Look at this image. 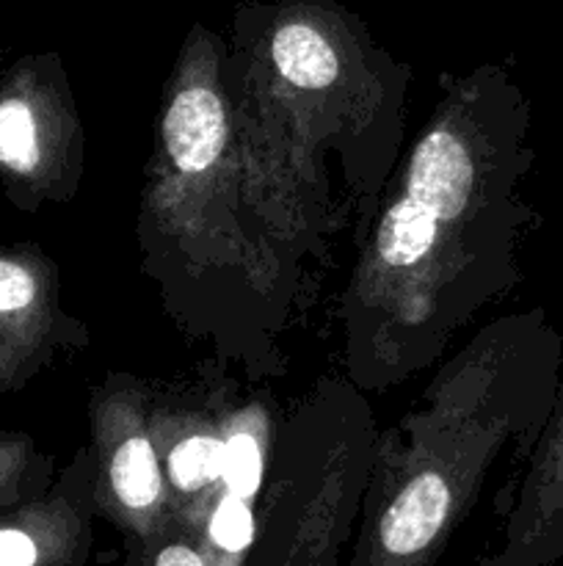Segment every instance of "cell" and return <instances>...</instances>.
Here are the masks:
<instances>
[{"instance_id": "6da1fadb", "label": "cell", "mask_w": 563, "mask_h": 566, "mask_svg": "<svg viewBox=\"0 0 563 566\" xmlns=\"http://www.w3.org/2000/svg\"><path fill=\"white\" fill-rule=\"evenodd\" d=\"M533 111L502 64L445 72L439 97L357 243L340 298L342 376L364 396L442 363L450 343L522 282L535 210Z\"/></svg>"}, {"instance_id": "7a4b0ae2", "label": "cell", "mask_w": 563, "mask_h": 566, "mask_svg": "<svg viewBox=\"0 0 563 566\" xmlns=\"http://www.w3.org/2000/svg\"><path fill=\"white\" fill-rule=\"evenodd\" d=\"M230 42L196 22L182 39L144 166L136 241L177 329L248 381L287 370L285 337L331 260L257 175L226 83Z\"/></svg>"}, {"instance_id": "3957f363", "label": "cell", "mask_w": 563, "mask_h": 566, "mask_svg": "<svg viewBox=\"0 0 563 566\" xmlns=\"http://www.w3.org/2000/svg\"><path fill=\"white\" fill-rule=\"evenodd\" d=\"M243 153L315 238L353 243L406 133L412 66L337 0L243 3L226 59Z\"/></svg>"}, {"instance_id": "277c9868", "label": "cell", "mask_w": 563, "mask_h": 566, "mask_svg": "<svg viewBox=\"0 0 563 566\" xmlns=\"http://www.w3.org/2000/svg\"><path fill=\"white\" fill-rule=\"evenodd\" d=\"M544 307L508 313L436 368L373 442L348 566H439L508 451H533L561 385Z\"/></svg>"}, {"instance_id": "5b68a950", "label": "cell", "mask_w": 563, "mask_h": 566, "mask_svg": "<svg viewBox=\"0 0 563 566\" xmlns=\"http://www.w3.org/2000/svg\"><path fill=\"white\" fill-rule=\"evenodd\" d=\"M368 396L320 376L276 418L257 534L243 566H340L357 531L373 442Z\"/></svg>"}, {"instance_id": "8992f818", "label": "cell", "mask_w": 563, "mask_h": 566, "mask_svg": "<svg viewBox=\"0 0 563 566\" xmlns=\"http://www.w3.org/2000/svg\"><path fill=\"white\" fill-rule=\"evenodd\" d=\"M86 175V127L59 53L0 72V188L25 213L72 202Z\"/></svg>"}, {"instance_id": "52a82bcc", "label": "cell", "mask_w": 563, "mask_h": 566, "mask_svg": "<svg viewBox=\"0 0 563 566\" xmlns=\"http://www.w3.org/2000/svg\"><path fill=\"white\" fill-rule=\"evenodd\" d=\"M149 409L152 381L130 370H108L88 396L97 514L130 536L138 551L177 525Z\"/></svg>"}, {"instance_id": "ba28073f", "label": "cell", "mask_w": 563, "mask_h": 566, "mask_svg": "<svg viewBox=\"0 0 563 566\" xmlns=\"http://www.w3.org/2000/svg\"><path fill=\"white\" fill-rule=\"evenodd\" d=\"M86 321L70 313L61 271L33 243L0 241V396H11L86 352Z\"/></svg>"}, {"instance_id": "9c48e42d", "label": "cell", "mask_w": 563, "mask_h": 566, "mask_svg": "<svg viewBox=\"0 0 563 566\" xmlns=\"http://www.w3.org/2000/svg\"><path fill=\"white\" fill-rule=\"evenodd\" d=\"M232 385L202 374L196 385H155L152 426L155 446L163 464L177 528L202 539L204 520L221 490L224 470V415Z\"/></svg>"}, {"instance_id": "30bf717a", "label": "cell", "mask_w": 563, "mask_h": 566, "mask_svg": "<svg viewBox=\"0 0 563 566\" xmlns=\"http://www.w3.org/2000/svg\"><path fill=\"white\" fill-rule=\"evenodd\" d=\"M94 517V457L86 442L47 492L0 514V566H83Z\"/></svg>"}, {"instance_id": "8fae6325", "label": "cell", "mask_w": 563, "mask_h": 566, "mask_svg": "<svg viewBox=\"0 0 563 566\" xmlns=\"http://www.w3.org/2000/svg\"><path fill=\"white\" fill-rule=\"evenodd\" d=\"M563 562V379L533 451L524 459L497 551L475 566H552Z\"/></svg>"}, {"instance_id": "7c38bea8", "label": "cell", "mask_w": 563, "mask_h": 566, "mask_svg": "<svg viewBox=\"0 0 563 566\" xmlns=\"http://www.w3.org/2000/svg\"><path fill=\"white\" fill-rule=\"evenodd\" d=\"M279 415H270L265 398L246 396L232 387L224 415V470L221 490L257 506L268 473L270 446Z\"/></svg>"}, {"instance_id": "4fadbf2b", "label": "cell", "mask_w": 563, "mask_h": 566, "mask_svg": "<svg viewBox=\"0 0 563 566\" xmlns=\"http://www.w3.org/2000/svg\"><path fill=\"white\" fill-rule=\"evenodd\" d=\"M55 475V459L31 434L0 431V514L47 492Z\"/></svg>"}, {"instance_id": "5bb4252c", "label": "cell", "mask_w": 563, "mask_h": 566, "mask_svg": "<svg viewBox=\"0 0 563 566\" xmlns=\"http://www.w3.org/2000/svg\"><path fill=\"white\" fill-rule=\"evenodd\" d=\"M141 553L147 566H210L202 542L177 525Z\"/></svg>"}, {"instance_id": "9a60e30c", "label": "cell", "mask_w": 563, "mask_h": 566, "mask_svg": "<svg viewBox=\"0 0 563 566\" xmlns=\"http://www.w3.org/2000/svg\"><path fill=\"white\" fill-rule=\"evenodd\" d=\"M3 64H6V61H3V48H0V72H3Z\"/></svg>"}, {"instance_id": "2e32d148", "label": "cell", "mask_w": 563, "mask_h": 566, "mask_svg": "<svg viewBox=\"0 0 563 566\" xmlns=\"http://www.w3.org/2000/svg\"><path fill=\"white\" fill-rule=\"evenodd\" d=\"M552 566H563V562H557V564H552Z\"/></svg>"}]
</instances>
